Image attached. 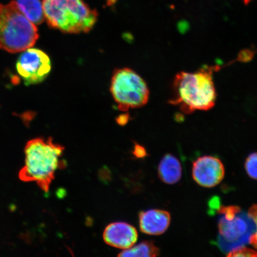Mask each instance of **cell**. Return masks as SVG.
I'll use <instances>...</instances> for the list:
<instances>
[{"instance_id":"cell-9","label":"cell","mask_w":257,"mask_h":257,"mask_svg":"<svg viewBox=\"0 0 257 257\" xmlns=\"http://www.w3.org/2000/svg\"><path fill=\"white\" fill-rule=\"evenodd\" d=\"M136 227L124 222L113 223L106 227L103 233L105 242L114 248L126 249L135 245L138 240Z\"/></svg>"},{"instance_id":"cell-6","label":"cell","mask_w":257,"mask_h":257,"mask_svg":"<svg viewBox=\"0 0 257 257\" xmlns=\"http://www.w3.org/2000/svg\"><path fill=\"white\" fill-rule=\"evenodd\" d=\"M110 92L122 111L143 107L149 101L150 92L147 83L130 69L115 70L111 79Z\"/></svg>"},{"instance_id":"cell-17","label":"cell","mask_w":257,"mask_h":257,"mask_svg":"<svg viewBox=\"0 0 257 257\" xmlns=\"http://www.w3.org/2000/svg\"><path fill=\"white\" fill-rule=\"evenodd\" d=\"M133 154L138 159H143L148 156L146 149L140 144H136L135 145L133 151Z\"/></svg>"},{"instance_id":"cell-3","label":"cell","mask_w":257,"mask_h":257,"mask_svg":"<svg viewBox=\"0 0 257 257\" xmlns=\"http://www.w3.org/2000/svg\"><path fill=\"white\" fill-rule=\"evenodd\" d=\"M43 5L48 25L64 33H86L97 21L98 13L83 0H44Z\"/></svg>"},{"instance_id":"cell-16","label":"cell","mask_w":257,"mask_h":257,"mask_svg":"<svg viewBox=\"0 0 257 257\" xmlns=\"http://www.w3.org/2000/svg\"><path fill=\"white\" fill-rule=\"evenodd\" d=\"M227 256L256 257L257 256V250L243 246H239L228 252Z\"/></svg>"},{"instance_id":"cell-15","label":"cell","mask_w":257,"mask_h":257,"mask_svg":"<svg viewBox=\"0 0 257 257\" xmlns=\"http://www.w3.org/2000/svg\"><path fill=\"white\" fill-rule=\"evenodd\" d=\"M248 214L255 224V231L249 239V243L257 250V204L253 205L249 209Z\"/></svg>"},{"instance_id":"cell-1","label":"cell","mask_w":257,"mask_h":257,"mask_svg":"<svg viewBox=\"0 0 257 257\" xmlns=\"http://www.w3.org/2000/svg\"><path fill=\"white\" fill-rule=\"evenodd\" d=\"M213 69L206 67L195 72L177 74L173 80V95L170 103L186 114L213 108L217 97Z\"/></svg>"},{"instance_id":"cell-2","label":"cell","mask_w":257,"mask_h":257,"mask_svg":"<svg viewBox=\"0 0 257 257\" xmlns=\"http://www.w3.org/2000/svg\"><path fill=\"white\" fill-rule=\"evenodd\" d=\"M64 147L47 140L35 138L26 145L25 164L19 172V179L26 182H34L45 192L49 191L57 170L65 167L61 160Z\"/></svg>"},{"instance_id":"cell-7","label":"cell","mask_w":257,"mask_h":257,"mask_svg":"<svg viewBox=\"0 0 257 257\" xmlns=\"http://www.w3.org/2000/svg\"><path fill=\"white\" fill-rule=\"evenodd\" d=\"M51 69L49 57L43 51L30 48L16 63V70L26 85L37 84L46 79Z\"/></svg>"},{"instance_id":"cell-12","label":"cell","mask_w":257,"mask_h":257,"mask_svg":"<svg viewBox=\"0 0 257 257\" xmlns=\"http://www.w3.org/2000/svg\"><path fill=\"white\" fill-rule=\"evenodd\" d=\"M14 2L22 14L35 25H40L45 20L41 0H14Z\"/></svg>"},{"instance_id":"cell-5","label":"cell","mask_w":257,"mask_h":257,"mask_svg":"<svg viewBox=\"0 0 257 257\" xmlns=\"http://www.w3.org/2000/svg\"><path fill=\"white\" fill-rule=\"evenodd\" d=\"M217 210L220 218L217 244L220 249L224 252H229L249 242L255 227L248 214L236 205H219Z\"/></svg>"},{"instance_id":"cell-4","label":"cell","mask_w":257,"mask_h":257,"mask_svg":"<svg viewBox=\"0 0 257 257\" xmlns=\"http://www.w3.org/2000/svg\"><path fill=\"white\" fill-rule=\"evenodd\" d=\"M39 37L36 26L22 14L14 1L0 4V48L11 53L33 47Z\"/></svg>"},{"instance_id":"cell-14","label":"cell","mask_w":257,"mask_h":257,"mask_svg":"<svg viewBox=\"0 0 257 257\" xmlns=\"http://www.w3.org/2000/svg\"><path fill=\"white\" fill-rule=\"evenodd\" d=\"M245 168L247 174L254 180H257V153L250 154L246 159Z\"/></svg>"},{"instance_id":"cell-13","label":"cell","mask_w":257,"mask_h":257,"mask_svg":"<svg viewBox=\"0 0 257 257\" xmlns=\"http://www.w3.org/2000/svg\"><path fill=\"white\" fill-rule=\"evenodd\" d=\"M160 250L151 241H144L139 245L132 246L131 248L124 249L118 256L128 257H154L159 256Z\"/></svg>"},{"instance_id":"cell-19","label":"cell","mask_w":257,"mask_h":257,"mask_svg":"<svg viewBox=\"0 0 257 257\" xmlns=\"http://www.w3.org/2000/svg\"><path fill=\"white\" fill-rule=\"evenodd\" d=\"M253 1V0H243V2L244 3V4L245 5H248L249 3Z\"/></svg>"},{"instance_id":"cell-10","label":"cell","mask_w":257,"mask_h":257,"mask_svg":"<svg viewBox=\"0 0 257 257\" xmlns=\"http://www.w3.org/2000/svg\"><path fill=\"white\" fill-rule=\"evenodd\" d=\"M141 232L150 235H160L168 230L171 216L168 211L150 210L140 213Z\"/></svg>"},{"instance_id":"cell-8","label":"cell","mask_w":257,"mask_h":257,"mask_svg":"<svg viewBox=\"0 0 257 257\" xmlns=\"http://www.w3.org/2000/svg\"><path fill=\"white\" fill-rule=\"evenodd\" d=\"M224 174V165L221 161L216 157H201L193 163V179L202 187H214L223 181Z\"/></svg>"},{"instance_id":"cell-18","label":"cell","mask_w":257,"mask_h":257,"mask_svg":"<svg viewBox=\"0 0 257 257\" xmlns=\"http://www.w3.org/2000/svg\"><path fill=\"white\" fill-rule=\"evenodd\" d=\"M117 2V0H107V3L108 6H112L115 4V3Z\"/></svg>"},{"instance_id":"cell-11","label":"cell","mask_w":257,"mask_h":257,"mask_svg":"<svg viewBox=\"0 0 257 257\" xmlns=\"http://www.w3.org/2000/svg\"><path fill=\"white\" fill-rule=\"evenodd\" d=\"M182 169L181 162L172 154H166L161 160L158 175L161 181L165 184L173 185L182 178Z\"/></svg>"}]
</instances>
